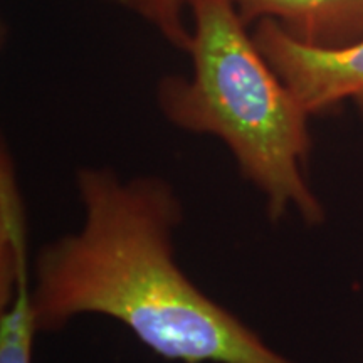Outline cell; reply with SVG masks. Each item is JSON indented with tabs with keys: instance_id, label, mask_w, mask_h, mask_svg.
<instances>
[{
	"instance_id": "obj_4",
	"label": "cell",
	"mask_w": 363,
	"mask_h": 363,
	"mask_svg": "<svg viewBox=\"0 0 363 363\" xmlns=\"http://www.w3.org/2000/svg\"><path fill=\"white\" fill-rule=\"evenodd\" d=\"M247 26L276 22L313 48L337 49L363 40V0H230Z\"/></svg>"
},
{
	"instance_id": "obj_3",
	"label": "cell",
	"mask_w": 363,
	"mask_h": 363,
	"mask_svg": "<svg viewBox=\"0 0 363 363\" xmlns=\"http://www.w3.org/2000/svg\"><path fill=\"white\" fill-rule=\"evenodd\" d=\"M251 34L308 115H321L352 101L363 116V40L337 49L313 48L267 19L256 22Z\"/></svg>"
},
{
	"instance_id": "obj_2",
	"label": "cell",
	"mask_w": 363,
	"mask_h": 363,
	"mask_svg": "<svg viewBox=\"0 0 363 363\" xmlns=\"http://www.w3.org/2000/svg\"><path fill=\"white\" fill-rule=\"evenodd\" d=\"M192 22L190 78L167 76L157 103L172 125L222 140L240 175L266 195L278 220L293 208L306 224L323 207L303 175L308 115L276 74L230 0H187Z\"/></svg>"
},
{
	"instance_id": "obj_6",
	"label": "cell",
	"mask_w": 363,
	"mask_h": 363,
	"mask_svg": "<svg viewBox=\"0 0 363 363\" xmlns=\"http://www.w3.org/2000/svg\"><path fill=\"white\" fill-rule=\"evenodd\" d=\"M38 321L33 301L19 294L0 315V363H33Z\"/></svg>"
},
{
	"instance_id": "obj_5",
	"label": "cell",
	"mask_w": 363,
	"mask_h": 363,
	"mask_svg": "<svg viewBox=\"0 0 363 363\" xmlns=\"http://www.w3.org/2000/svg\"><path fill=\"white\" fill-rule=\"evenodd\" d=\"M110 2L142 17L170 45L189 52L192 43V26L189 24L187 0H110Z\"/></svg>"
},
{
	"instance_id": "obj_1",
	"label": "cell",
	"mask_w": 363,
	"mask_h": 363,
	"mask_svg": "<svg viewBox=\"0 0 363 363\" xmlns=\"http://www.w3.org/2000/svg\"><path fill=\"white\" fill-rule=\"evenodd\" d=\"M78 190L83 227L44 246L34 262L39 331L91 313L115 318L172 362L293 363L177 266L174 233L182 203L169 182H123L108 169H84Z\"/></svg>"
}]
</instances>
